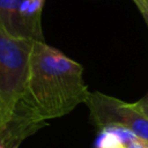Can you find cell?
Segmentation results:
<instances>
[{"label": "cell", "mask_w": 148, "mask_h": 148, "mask_svg": "<svg viewBox=\"0 0 148 148\" xmlns=\"http://www.w3.org/2000/svg\"><path fill=\"white\" fill-rule=\"evenodd\" d=\"M45 0H24L20 8V18L27 37L31 40L45 42L42 31V10Z\"/></svg>", "instance_id": "277c9868"}, {"label": "cell", "mask_w": 148, "mask_h": 148, "mask_svg": "<svg viewBox=\"0 0 148 148\" xmlns=\"http://www.w3.org/2000/svg\"><path fill=\"white\" fill-rule=\"evenodd\" d=\"M146 23H147V25H148V20H147V21H146Z\"/></svg>", "instance_id": "30bf717a"}, {"label": "cell", "mask_w": 148, "mask_h": 148, "mask_svg": "<svg viewBox=\"0 0 148 148\" xmlns=\"http://www.w3.org/2000/svg\"><path fill=\"white\" fill-rule=\"evenodd\" d=\"M123 135V146L124 148H148V141L143 140L127 131L121 132Z\"/></svg>", "instance_id": "52a82bcc"}, {"label": "cell", "mask_w": 148, "mask_h": 148, "mask_svg": "<svg viewBox=\"0 0 148 148\" xmlns=\"http://www.w3.org/2000/svg\"><path fill=\"white\" fill-rule=\"evenodd\" d=\"M123 130L105 128L97 140V148H124L123 146Z\"/></svg>", "instance_id": "8992f818"}, {"label": "cell", "mask_w": 148, "mask_h": 148, "mask_svg": "<svg viewBox=\"0 0 148 148\" xmlns=\"http://www.w3.org/2000/svg\"><path fill=\"white\" fill-rule=\"evenodd\" d=\"M89 95L80 62L45 42H34L27 99L40 120L66 116Z\"/></svg>", "instance_id": "6da1fadb"}, {"label": "cell", "mask_w": 148, "mask_h": 148, "mask_svg": "<svg viewBox=\"0 0 148 148\" xmlns=\"http://www.w3.org/2000/svg\"><path fill=\"white\" fill-rule=\"evenodd\" d=\"M23 1L24 0H0V25L15 37L29 39L20 18V8Z\"/></svg>", "instance_id": "5b68a950"}, {"label": "cell", "mask_w": 148, "mask_h": 148, "mask_svg": "<svg viewBox=\"0 0 148 148\" xmlns=\"http://www.w3.org/2000/svg\"><path fill=\"white\" fill-rule=\"evenodd\" d=\"M135 105L146 116V118L148 119V92L142 98H140L138 102H135Z\"/></svg>", "instance_id": "ba28073f"}, {"label": "cell", "mask_w": 148, "mask_h": 148, "mask_svg": "<svg viewBox=\"0 0 148 148\" xmlns=\"http://www.w3.org/2000/svg\"><path fill=\"white\" fill-rule=\"evenodd\" d=\"M34 42L15 37L0 25V131L15 120L43 121L27 99Z\"/></svg>", "instance_id": "7a4b0ae2"}, {"label": "cell", "mask_w": 148, "mask_h": 148, "mask_svg": "<svg viewBox=\"0 0 148 148\" xmlns=\"http://www.w3.org/2000/svg\"><path fill=\"white\" fill-rule=\"evenodd\" d=\"M133 1L139 8L145 21H147L148 20V0H133Z\"/></svg>", "instance_id": "9c48e42d"}, {"label": "cell", "mask_w": 148, "mask_h": 148, "mask_svg": "<svg viewBox=\"0 0 148 148\" xmlns=\"http://www.w3.org/2000/svg\"><path fill=\"white\" fill-rule=\"evenodd\" d=\"M92 123L105 128L127 131L148 141V119L135 103H126L99 91L90 92L86 102Z\"/></svg>", "instance_id": "3957f363"}]
</instances>
